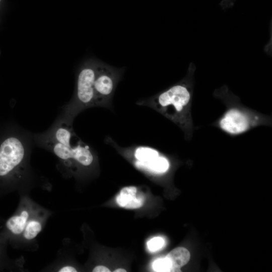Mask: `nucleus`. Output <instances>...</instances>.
Here are the masks:
<instances>
[{
  "mask_svg": "<svg viewBox=\"0 0 272 272\" xmlns=\"http://www.w3.org/2000/svg\"><path fill=\"white\" fill-rule=\"evenodd\" d=\"M33 134L22 128L20 134L6 139L0 145V197L17 191L29 194L36 187L49 189L50 184L31 167Z\"/></svg>",
  "mask_w": 272,
  "mask_h": 272,
  "instance_id": "obj_1",
  "label": "nucleus"
},
{
  "mask_svg": "<svg viewBox=\"0 0 272 272\" xmlns=\"http://www.w3.org/2000/svg\"><path fill=\"white\" fill-rule=\"evenodd\" d=\"M34 144L53 154L57 168L63 175L73 173L78 167L88 168L95 161V154L76 134L73 125L58 119L45 131L33 134Z\"/></svg>",
  "mask_w": 272,
  "mask_h": 272,
  "instance_id": "obj_2",
  "label": "nucleus"
},
{
  "mask_svg": "<svg viewBox=\"0 0 272 272\" xmlns=\"http://www.w3.org/2000/svg\"><path fill=\"white\" fill-rule=\"evenodd\" d=\"M195 70L194 64L191 62L183 80L153 96L138 101L136 104L154 109L182 126L191 100Z\"/></svg>",
  "mask_w": 272,
  "mask_h": 272,
  "instance_id": "obj_3",
  "label": "nucleus"
},
{
  "mask_svg": "<svg viewBox=\"0 0 272 272\" xmlns=\"http://www.w3.org/2000/svg\"><path fill=\"white\" fill-rule=\"evenodd\" d=\"M98 60L89 59L79 70L75 93L71 100L64 105L57 119L73 125L76 117L86 109L95 107L94 83Z\"/></svg>",
  "mask_w": 272,
  "mask_h": 272,
  "instance_id": "obj_4",
  "label": "nucleus"
},
{
  "mask_svg": "<svg viewBox=\"0 0 272 272\" xmlns=\"http://www.w3.org/2000/svg\"><path fill=\"white\" fill-rule=\"evenodd\" d=\"M105 142L127 158L134 159L135 167L147 173L161 174L169 169V161L155 149L143 146L123 147L108 136L106 137Z\"/></svg>",
  "mask_w": 272,
  "mask_h": 272,
  "instance_id": "obj_5",
  "label": "nucleus"
},
{
  "mask_svg": "<svg viewBox=\"0 0 272 272\" xmlns=\"http://www.w3.org/2000/svg\"><path fill=\"white\" fill-rule=\"evenodd\" d=\"M39 206L29 194L20 195L16 210L9 218L3 220L0 226V233L8 244L17 248L28 220Z\"/></svg>",
  "mask_w": 272,
  "mask_h": 272,
  "instance_id": "obj_6",
  "label": "nucleus"
},
{
  "mask_svg": "<svg viewBox=\"0 0 272 272\" xmlns=\"http://www.w3.org/2000/svg\"><path fill=\"white\" fill-rule=\"evenodd\" d=\"M124 68H116L98 60L94 83L95 107L112 110V99Z\"/></svg>",
  "mask_w": 272,
  "mask_h": 272,
  "instance_id": "obj_7",
  "label": "nucleus"
},
{
  "mask_svg": "<svg viewBox=\"0 0 272 272\" xmlns=\"http://www.w3.org/2000/svg\"><path fill=\"white\" fill-rule=\"evenodd\" d=\"M52 214L51 210L40 205L28 220L17 248L28 251L36 250L38 248L37 238Z\"/></svg>",
  "mask_w": 272,
  "mask_h": 272,
  "instance_id": "obj_8",
  "label": "nucleus"
},
{
  "mask_svg": "<svg viewBox=\"0 0 272 272\" xmlns=\"http://www.w3.org/2000/svg\"><path fill=\"white\" fill-rule=\"evenodd\" d=\"M221 128L232 134H237L247 130L250 127V120L247 116L237 109L228 111L219 122Z\"/></svg>",
  "mask_w": 272,
  "mask_h": 272,
  "instance_id": "obj_9",
  "label": "nucleus"
},
{
  "mask_svg": "<svg viewBox=\"0 0 272 272\" xmlns=\"http://www.w3.org/2000/svg\"><path fill=\"white\" fill-rule=\"evenodd\" d=\"M116 201L121 207L134 209L140 208L143 205L145 197L143 193L138 191L137 187L130 186L121 189L116 197Z\"/></svg>",
  "mask_w": 272,
  "mask_h": 272,
  "instance_id": "obj_10",
  "label": "nucleus"
},
{
  "mask_svg": "<svg viewBox=\"0 0 272 272\" xmlns=\"http://www.w3.org/2000/svg\"><path fill=\"white\" fill-rule=\"evenodd\" d=\"M8 244L0 233V271H22L24 268V260L23 257L16 259H11L7 253Z\"/></svg>",
  "mask_w": 272,
  "mask_h": 272,
  "instance_id": "obj_11",
  "label": "nucleus"
},
{
  "mask_svg": "<svg viewBox=\"0 0 272 272\" xmlns=\"http://www.w3.org/2000/svg\"><path fill=\"white\" fill-rule=\"evenodd\" d=\"M166 257L171 265V272L181 271V267L188 262L190 255L187 249L177 247L170 251Z\"/></svg>",
  "mask_w": 272,
  "mask_h": 272,
  "instance_id": "obj_12",
  "label": "nucleus"
},
{
  "mask_svg": "<svg viewBox=\"0 0 272 272\" xmlns=\"http://www.w3.org/2000/svg\"><path fill=\"white\" fill-rule=\"evenodd\" d=\"M153 269L158 272H171V265L166 257L156 259L152 264Z\"/></svg>",
  "mask_w": 272,
  "mask_h": 272,
  "instance_id": "obj_13",
  "label": "nucleus"
},
{
  "mask_svg": "<svg viewBox=\"0 0 272 272\" xmlns=\"http://www.w3.org/2000/svg\"><path fill=\"white\" fill-rule=\"evenodd\" d=\"M165 244V241L161 237H155L147 242V247L150 251L155 252L161 249Z\"/></svg>",
  "mask_w": 272,
  "mask_h": 272,
  "instance_id": "obj_14",
  "label": "nucleus"
},
{
  "mask_svg": "<svg viewBox=\"0 0 272 272\" xmlns=\"http://www.w3.org/2000/svg\"><path fill=\"white\" fill-rule=\"evenodd\" d=\"M235 0H222L220 5L223 10L232 8L234 4Z\"/></svg>",
  "mask_w": 272,
  "mask_h": 272,
  "instance_id": "obj_15",
  "label": "nucleus"
},
{
  "mask_svg": "<svg viewBox=\"0 0 272 272\" xmlns=\"http://www.w3.org/2000/svg\"><path fill=\"white\" fill-rule=\"evenodd\" d=\"M93 272H110V270L106 266L103 265L96 266L92 270Z\"/></svg>",
  "mask_w": 272,
  "mask_h": 272,
  "instance_id": "obj_16",
  "label": "nucleus"
},
{
  "mask_svg": "<svg viewBox=\"0 0 272 272\" xmlns=\"http://www.w3.org/2000/svg\"><path fill=\"white\" fill-rule=\"evenodd\" d=\"M114 271V272H126V271L123 268H118V269H115Z\"/></svg>",
  "mask_w": 272,
  "mask_h": 272,
  "instance_id": "obj_17",
  "label": "nucleus"
},
{
  "mask_svg": "<svg viewBox=\"0 0 272 272\" xmlns=\"http://www.w3.org/2000/svg\"><path fill=\"white\" fill-rule=\"evenodd\" d=\"M2 220H3V219L0 218V223L2 222Z\"/></svg>",
  "mask_w": 272,
  "mask_h": 272,
  "instance_id": "obj_18",
  "label": "nucleus"
},
{
  "mask_svg": "<svg viewBox=\"0 0 272 272\" xmlns=\"http://www.w3.org/2000/svg\"><path fill=\"white\" fill-rule=\"evenodd\" d=\"M2 0H0V2H1Z\"/></svg>",
  "mask_w": 272,
  "mask_h": 272,
  "instance_id": "obj_19",
  "label": "nucleus"
}]
</instances>
